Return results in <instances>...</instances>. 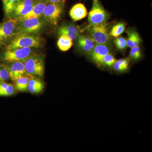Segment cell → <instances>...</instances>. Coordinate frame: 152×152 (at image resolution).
Returning <instances> with one entry per match:
<instances>
[{"label":"cell","mask_w":152,"mask_h":152,"mask_svg":"<svg viewBox=\"0 0 152 152\" xmlns=\"http://www.w3.org/2000/svg\"><path fill=\"white\" fill-rule=\"evenodd\" d=\"M42 41L40 37L33 34L16 35L7 45L6 50L20 48H39L42 46Z\"/></svg>","instance_id":"cell-1"},{"label":"cell","mask_w":152,"mask_h":152,"mask_svg":"<svg viewBox=\"0 0 152 152\" xmlns=\"http://www.w3.org/2000/svg\"><path fill=\"white\" fill-rule=\"evenodd\" d=\"M26 73L30 77L42 78L45 73V61L41 55L33 54L24 62Z\"/></svg>","instance_id":"cell-2"},{"label":"cell","mask_w":152,"mask_h":152,"mask_svg":"<svg viewBox=\"0 0 152 152\" xmlns=\"http://www.w3.org/2000/svg\"><path fill=\"white\" fill-rule=\"evenodd\" d=\"M18 20L16 35L34 34L39 32L43 27L44 22L40 18H33Z\"/></svg>","instance_id":"cell-3"},{"label":"cell","mask_w":152,"mask_h":152,"mask_svg":"<svg viewBox=\"0 0 152 152\" xmlns=\"http://www.w3.org/2000/svg\"><path fill=\"white\" fill-rule=\"evenodd\" d=\"M64 8V1L58 3H48L42 16L46 21L56 26L63 13Z\"/></svg>","instance_id":"cell-4"},{"label":"cell","mask_w":152,"mask_h":152,"mask_svg":"<svg viewBox=\"0 0 152 152\" xmlns=\"http://www.w3.org/2000/svg\"><path fill=\"white\" fill-rule=\"evenodd\" d=\"M33 54L32 48H20L6 50L2 57L3 61L7 63L22 62L24 63Z\"/></svg>","instance_id":"cell-5"},{"label":"cell","mask_w":152,"mask_h":152,"mask_svg":"<svg viewBox=\"0 0 152 152\" xmlns=\"http://www.w3.org/2000/svg\"><path fill=\"white\" fill-rule=\"evenodd\" d=\"M107 26L106 22L101 24L91 26L88 32L95 43L109 45L110 41Z\"/></svg>","instance_id":"cell-6"},{"label":"cell","mask_w":152,"mask_h":152,"mask_svg":"<svg viewBox=\"0 0 152 152\" xmlns=\"http://www.w3.org/2000/svg\"><path fill=\"white\" fill-rule=\"evenodd\" d=\"M108 18V14L99 0H94L92 7L88 16L90 26L101 24L106 22Z\"/></svg>","instance_id":"cell-7"},{"label":"cell","mask_w":152,"mask_h":152,"mask_svg":"<svg viewBox=\"0 0 152 152\" xmlns=\"http://www.w3.org/2000/svg\"><path fill=\"white\" fill-rule=\"evenodd\" d=\"M18 20L8 19L0 23V44L4 43L16 35Z\"/></svg>","instance_id":"cell-8"},{"label":"cell","mask_w":152,"mask_h":152,"mask_svg":"<svg viewBox=\"0 0 152 152\" xmlns=\"http://www.w3.org/2000/svg\"><path fill=\"white\" fill-rule=\"evenodd\" d=\"M9 64L7 65L8 68L10 79L13 82H15L19 78L27 75L24 63L14 62Z\"/></svg>","instance_id":"cell-9"},{"label":"cell","mask_w":152,"mask_h":152,"mask_svg":"<svg viewBox=\"0 0 152 152\" xmlns=\"http://www.w3.org/2000/svg\"><path fill=\"white\" fill-rule=\"evenodd\" d=\"M111 53L108 45L96 44L92 50L88 54L89 58L96 64L104 56Z\"/></svg>","instance_id":"cell-10"},{"label":"cell","mask_w":152,"mask_h":152,"mask_svg":"<svg viewBox=\"0 0 152 152\" xmlns=\"http://www.w3.org/2000/svg\"><path fill=\"white\" fill-rule=\"evenodd\" d=\"M77 46L81 51L86 53H90L96 43L89 35H79L77 39Z\"/></svg>","instance_id":"cell-11"},{"label":"cell","mask_w":152,"mask_h":152,"mask_svg":"<svg viewBox=\"0 0 152 152\" xmlns=\"http://www.w3.org/2000/svg\"><path fill=\"white\" fill-rule=\"evenodd\" d=\"M58 33L60 36L66 35L73 41L77 39L80 35V30L74 25H63L58 28Z\"/></svg>","instance_id":"cell-12"},{"label":"cell","mask_w":152,"mask_h":152,"mask_svg":"<svg viewBox=\"0 0 152 152\" xmlns=\"http://www.w3.org/2000/svg\"><path fill=\"white\" fill-rule=\"evenodd\" d=\"M48 3L44 0H38L35 4L31 11L24 16L18 18V20L29 18H40L46 6Z\"/></svg>","instance_id":"cell-13"},{"label":"cell","mask_w":152,"mask_h":152,"mask_svg":"<svg viewBox=\"0 0 152 152\" xmlns=\"http://www.w3.org/2000/svg\"><path fill=\"white\" fill-rule=\"evenodd\" d=\"M87 10L86 7L81 3L76 4L71 9L70 16L74 21H77L87 16Z\"/></svg>","instance_id":"cell-14"},{"label":"cell","mask_w":152,"mask_h":152,"mask_svg":"<svg viewBox=\"0 0 152 152\" xmlns=\"http://www.w3.org/2000/svg\"><path fill=\"white\" fill-rule=\"evenodd\" d=\"M45 85L40 78L30 77L28 84V91L31 94H37L42 92Z\"/></svg>","instance_id":"cell-15"},{"label":"cell","mask_w":152,"mask_h":152,"mask_svg":"<svg viewBox=\"0 0 152 152\" xmlns=\"http://www.w3.org/2000/svg\"><path fill=\"white\" fill-rule=\"evenodd\" d=\"M13 85L6 82H0V97H9L13 96L16 93Z\"/></svg>","instance_id":"cell-16"},{"label":"cell","mask_w":152,"mask_h":152,"mask_svg":"<svg viewBox=\"0 0 152 152\" xmlns=\"http://www.w3.org/2000/svg\"><path fill=\"white\" fill-rule=\"evenodd\" d=\"M30 76L25 75L19 78L15 82V88L17 91L22 92H25L28 91V84Z\"/></svg>","instance_id":"cell-17"},{"label":"cell","mask_w":152,"mask_h":152,"mask_svg":"<svg viewBox=\"0 0 152 152\" xmlns=\"http://www.w3.org/2000/svg\"><path fill=\"white\" fill-rule=\"evenodd\" d=\"M57 44L61 50L65 52L69 50L72 46L73 41L68 36L61 35Z\"/></svg>","instance_id":"cell-18"},{"label":"cell","mask_w":152,"mask_h":152,"mask_svg":"<svg viewBox=\"0 0 152 152\" xmlns=\"http://www.w3.org/2000/svg\"><path fill=\"white\" fill-rule=\"evenodd\" d=\"M128 38L126 39L127 46L132 48L139 46L140 38L138 34L135 31H127Z\"/></svg>","instance_id":"cell-19"},{"label":"cell","mask_w":152,"mask_h":152,"mask_svg":"<svg viewBox=\"0 0 152 152\" xmlns=\"http://www.w3.org/2000/svg\"><path fill=\"white\" fill-rule=\"evenodd\" d=\"M129 58L116 60L113 66L114 70L119 72H124L127 70L130 63Z\"/></svg>","instance_id":"cell-20"},{"label":"cell","mask_w":152,"mask_h":152,"mask_svg":"<svg viewBox=\"0 0 152 152\" xmlns=\"http://www.w3.org/2000/svg\"><path fill=\"white\" fill-rule=\"evenodd\" d=\"M116 61L114 56L110 53L101 58L96 64L99 66L110 68L113 66Z\"/></svg>","instance_id":"cell-21"},{"label":"cell","mask_w":152,"mask_h":152,"mask_svg":"<svg viewBox=\"0 0 152 152\" xmlns=\"http://www.w3.org/2000/svg\"><path fill=\"white\" fill-rule=\"evenodd\" d=\"M125 30L124 23H118L112 27L110 34L114 37H118L124 32Z\"/></svg>","instance_id":"cell-22"},{"label":"cell","mask_w":152,"mask_h":152,"mask_svg":"<svg viewBox=\"0 0 152 152\" xmlns=\"http://www.w3.org/2000/svg\"><path fill=\"white\" fill-rule=\"evenodd\" d=\"M20 1V0H8L5 4L4 5V10L6 15L12 13L14 9Z\"/></svg>","instance_id":"cell-23"},{"label":"cell","mask_w":152,"mask_h":152,"mask_svg":"<svg viewBox=\"0 0 152 152\" xmlns=\"http://www.w3.org/2000/svg\"><path fill=\"white\" fill-rule=\"evenodd\" d=\"M9 79L10 74L7 66L0 64V82H6Z\"/></svg>","instance_id":"cell-24"},{"label":"cell","mask_w":152,"mask_h":152,"mask_svg":"<svg viewBox=\"0 0 152 152\" xmlns=\"http://www.w3.org/2000/svg\"><path fill=\"white\" fill-rule=\"evenodd\" d=\"M114 42L117 48L120 50H125L127 47L126 39L122 37H116L115 39Z\"/></svg>","instance_id":"cell-25"},{"label":"cell","mask_w":152,"mask_h":152,"mask_svg":"<svg viewBox=\"0 0 152 152\" xmlns=\"http://www.w3.org/2000/svg\"><path fill=\"white\" fill-rule=\"evenodd\" d=\"M131 51L133 53L135 54L138 58L139 60L141 58H142V53L140 51V48L139 46H134L131 48Z\"/></svg>","instance_id":"cell-26"},{"label":"cell","mask_w":152,"mask_h":152,"mask_svg":"<svg viewBox=\"0 0 152 152\" xmlns=\"http://www.w3.org/2000/svg\"><path fill=\"white\" fill-rule=\"evenodd\" d=\"M48 3H58L64 1V0H44Z\"/></svg>","instance_id":"cell-27"},{"label":"cell","mask_w":152,"mask_h":152,"mask_svg":"<svg viewBox=\"0 0 152 152\" xmlns=\"http://www.w3.org/2000/svg\"><path fill=\"white\" fill-rule=\"evenodd\" d=\"M2 1L3 4H4V5L7 2L8 0H2Z\"/></svg>","instance_id":"cell-28"}]
</instances>
